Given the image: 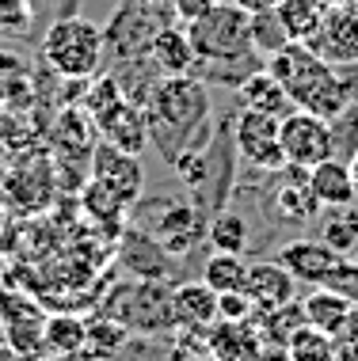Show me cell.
Returning <instances> with one entry per match:
<instances>
[{"label": "cell", "mask_w": 358, "mask_h": 361, "mask_svg": "<svg viewBox=\"0 0 358 361\" xmlns=\"http://www.w3.org/2000/svg\"><path fill=\"white\" fill-rule=\"evenodd\" d=\"M263 361H267V357H263ZM282 361H286V357H282Z\"/></svg>", "instance_id": "b9f144b4"}, {"label": "cell", "mask_w": 358, "mask_h": 361, "mask_svg": "<svg viewBox=\"0 0 358 361\" xmlns=\"http://www.w3.org/2000/svg\"><path fill=\"white\" fill-rule=\"evenodd\" d=\"M214 4H217V0H168L164 8L172 12V19H176V23H183V27H187V23H195V19H202V16H206Z\"/></svg>", "instance_id": "d6a6232c"}, {"label": "cell", "mask_w": 358, "mask_h": 361, "mask_svg": "<svg viewBox=\"0 0 358 361\" xmlns=\"http://www.w3.org/2000/svg\"><path fill=\"white\" fill-rule=\"evenodd\" d=\"M126 343H130V327L119 324L114 316L88 319V346H84V354H92V357H100V361H111Z\"/></svg>", "instance_id": "484cf974"}, {"label": "cell", "mask_w": 358, "mask_h": 361, "mask_svg": "<svg viewBox=\"0 0 358 361\" xmlns=\"http://www.w3.org/2000/svg\"><path fill=\"white\" fill-rule=\"evenodd\" d=\"M31 4H38V0H31Z\"/></svg>", "instance_id": "60d3db41"}, {"label": "cell", "mask_w": 358, "mask_h": 361, "mask_svg": "<svg viewBox=\"0 0 358 361\" xmlns=\"http://www.w3.org/2000/svg\"><path fill=\"white\" fill-rule=\"evenodd\" d=\"M302 312H305V324L309 327H316V331H324V335H340L343 324L351 319V312L354 305L347 297H340L335 289H328V286H313L305 293V300H302Z\"/></svg>", "instance_id": "ffe728a7"}, {"label": "cell", "mask_w": 358, "mask_h": 361, "mask_svg": "<svg viewBox=\"0 0 358 361\" xmlns=\"http://www.w3.org/2000/svg\"><path fill=\"white\" fill-rule=\"evenodd\" d=\"M206 240L214 251H229V255H244L251 243V228L248 217H240L237 209H217L206 221Z\"/></svg>", "instance_id": "cb8c5ba5"}, {"label": "cell", "mask_w": 358, "mask_h": 361, "mask_svg": "<svg viewBox=\"0 0 358 361\" xmlns=\"http://www.w3.org/2000/svg\"><path fill=\"white\" fill-rule=\"evenodd\" d=\"M46 338V354H61V357H80L84 346H88V319H80L76 312H57V316L46 319L42 327Z\"/></svg>", "instance_id": "7402d4cb"}, {"label": "cell", "mask_w": 358, "mask_h": 361, "mask_svg": "<svg viewBox=\"0 0 358 361\" xmlns=\"http://www.w3.org/2000/svg\"><path fill=\"white\" fill-rule=\"evenodd\" d=\"M172 164H176V175L187 183V187H202V183H206L210 156H202V152H179V156H172Z\"/></svg>", "instance_id": "1f68e13d"}, {"label": "cell", "mask_w": 358, "mask_h": 361, "mask_svg": "<svg viewBox=\"0 0 358 361\" xmlns=\"http://www.w3.org/2000/svg\"><path fill=\"white\" fill-rule=\"evenodd\" d=\"M237 99H240V106H248V111H259V114H270V118H278L282 122L290 111H297L294 106V99L286 95V87L270 76L263 65L259 69H251L244 80L237 84Z\"/></svg>", "instance_id": "2e32d148"}, {"label": "cell", "mask_w": 358, "mask_h": 361, "mask_svg": "<svg viewBox=\"0 0 358 361\" xmlns=\"http://www.w3.org/2000/svg\"><path fill=\"white\" fill-rule=\"evenodd\" d=\"M145 61H149V69L157 76H187L198 65L195 46H191V38H187V27L176 23V19H168V23L153 35Z\"/></svg>", "instance_id": "4fadbf2b"}, {"label": "cell", "mask_w": 358, "mask_h": 361, "mask_svg": "<svg viewBox=\"0 0 358 361\" xmlns=\"http://www.w3.org/2000/svg\"><path fill=\"white\" fill-rule=\"evenodd\" d=\"M244 274H248V262L240 255H229V251H214L206 262H202V281L217 293H237L244 289Z\"/></svg>", "instance_id": "d4e9b609"}, {"label": "cell", "mask_w": 358, "mask_h": 361, "mask_svg": "<svg viewBox=\"0 0 358 361\" xmlns=\"http://www.w3.org/2000/svg\"><path fill=\"white\" fill-rule=\"evenodd\" d=\"M172 324L176 331H210L217 324V293L206 281H183L172 289Z\"/></svg>", "instance_id": "5bb4252c"}, {"label": "cell", "mask_w": 358, "mask_h": 361, "mask_svg": "<svg viewBox=\"0 0 358 361\" xmlns=\"http://www.w3.org/2000/svg\"><path fill=\"white\" fill-rule=\"evenodd\" d=\"M35 361H73V357H61V354H42V357H35Z\"/></svg>", "instance_id": "8d00e7d4"}, {"label": "cell", "mask_w": 358, "mask_h": 361, "mask_svg": "<svg viewBox=\"0 0 358 361\" xmlns=\"http://www.w3.org/2000/svg\"><path fill=\"white\" fill-rule=\"evenodd\" d=\"M324 4H358V0H324Z\"/></svg>", "instance_id": "74e56055"}, {"label": "cell", "mask_w": 358, "mask_h": 361, "mask_svg": "<svg viewBox=\"0 0 358 361\" xmlns=\"http://www.w3.org/2000/svg\"><path fill=\"white\" fill-rule=\"evenodd\" d=\"M164 361H214L210 357V346H206V331H179L172 338Z\"/></svg>", "instance_id": "f1b7e54d"}, {"label": "cell", "mask_w": 358, "mask_h": 361, "mask_svg": "<svg viewBox=\"0 0 358 361\" xmlns=\"http://www.w3.org/2000/svg\"><path fill=\"white\" fill-rule=\"evenodd\" d=\"M100 130H103V137H107V145H114V149H122L130 156H141L145 145L153 141L149 137V118H145V111L130 99H122L114 106L107 118L100 122Z\"/></svg>", "instance_id": "ac0fdd59"}, {"label": "cell", "mask_w": 358, "mask_h": 361, "mask_svg": "<svg viewBox=\"0 0 358 361\" xmlns=\"http://www.w3.org/2000/svg\"><path fill=\"white\" fill-rule=\"evenodd\" d=\"M328 289H335L358 308V259H340V267L332 270V278L324 281Z\"/></svg>", "instance_id": "f546056e"}, {"label": "cell", "mask_w": 358, "mask_h": 361, "mask_svg": "<svg viewBox=\"0 0 358 361\" xmlns=\"http://www.w3.org/2000/svg\"><path fill=\"white\" fill-rule=\"evenodd\" d=\"M321 240L335 255H358V206H332L321 217Z\"/></svg>", "instance_id": "603a6c76"}, {"label": "cell", "mask_w": 358, "mask_h": 361, "mask_svg": "<svg viewBox=\"0 0 358 361\" xmlns=\"http://www.w3.org/2000/svg\"><path fill=\"white\" fill-rule=\"evenodd\" d=\"M340 259L343 255H335L324 240H290L275 255L278 267H286V274L294 281H305V286H324L332 270L340 267Z\"/></svg>", "instance_id": "30bf717a"}, {"label": "cell", "mask_w": 358, "mask_h": 361, "mask_svg": "<svg viewBox=\"0 0 358 361\" xmlns=\"http://www.w3.org/2000/svg\"><path fill=\"white\" fill-rule=\"evenodd\" d=\"M316 57H324L328 65H358V4H328L324 23L309 42Z\"/></svg>", "instance_id": "ba28073f"}, {"label": "cell", "mask_w": 358, "mask_h": 361, "mask_svg": "<svg viewBox=\"0 0 358 361\" xmlns=\"http://www.w3.org/2000/svg\"><path fill=\"white\" fill-rule=\"evenodd\" d=\"M138 4H168V0H138Z\"/></svg>", "instance_id": "f35d334b"}, {"label": "cell", "mask_w": 358, "mask_h": 361, "mask_svg": "<svg viewBox=\"0 0 358 361\" xmlns=\"http://www.w3.org/2000/svg\"><path fill=\"white\" fill-rule=\"evenodd\" d=\"M347 164H351V179H354V206H358V149L351 152V160H347Z\"/></svg>", "instance_id": "d590c367"}, {"label": "cell", "mask_w": 358, "mask_h": 361, "mask_svg": "<svg viewBox=\"0 0 358 361\" xmlns=\"http://www.w3.org/2000/svg\"><path fill=\"white\" fill-rule=\"evenodd\" d=\"M206 346L214 361H263L267 357V343L259 335L256 319H240V324L217 319L206 331Z\"/></svg>", "instance_id": "7c38bea8"}, {"label": "cell", "mask_w": 358, "mask_h": 361, "mask_svg": "<svg viewBox=\"0 0 358 361\" xmlns=\"http://www.w3.org/2000/svg\"><path fill=\"white\" fill-rule=\"evenodd\" d=\"M278 171H282V187L275 190V209H278V217L297 221V224L316 221V213H321L324 206L316 202L313 187H309V168L286 164V168H278Z\"/></svg>", "instance_id": "e0dca14e"}, {"label": "cell", "mask_w": 358, "mask_h": 361, "mask_svg": "<svg viewBox=\"0 0 358 361\" xmlns=\"http://www.w3.org/2000/svg\"><path fill=\"white\" fill-rule=\"evenodd\" d=\"M278 137H282L286 164H297V168H316L321 160L335 156V122L316 118L309 111H290L278 122Z\"/></svg>", "instance_id": "5b68a950"}, {"label": "cell", "mask_w": 358, "mask_h": 361, "mask_svg": "<svg viewBox=\"0 0 358 361\" xmlns=\"http://www.w3.org/2000/svg\"><path fill=\"white\" fill-rule=\"evenodd\" d=\"M0 361H27L23 354H19V350L12 346V343H8V338L4 335H0Z\"/></svg>", "instance_id": "e575fe53"}, {"label": "cell", "mask_w": 358, "mask_h": 361, "mask_svg": "<svg viewBox=\"0 0 358 361\" xmlns=\"http://www.w3.org/2000/svg\"><path fill=\"white\" fill-rule=\"evenodd\" d=\"M328 4L324 0H278L275 4V19L282 27L286 42H309L324 23Z\"/></svg>", "instance_id": "44dd1931"}, {"label": "cell", "mask_w": 358, "mask_h": 361, "mask_svg": "<svg viewBox=\"0 0 358 361\" xmlns=\"http://www.w3.org/2000/svg\"><path fill=\"white\" fill-rule=\"evenodd\" d=\"M229 4H237L240 12H248V16H267V12H275L278 0H229Z\"/></svg>", "instance_id": "836d02e7"}, {"label": "cell", "mask_w": 358, "mask_h": 361, "mask_svg": "<svg viewBox=\"0 0 358 361\" xmlns=\"http://www.w3.org/2000/svg\"><path fill=\"white\" fill-rule=\"evenodd\" d=\"M294 286L297 281L286 274V267H278L275 259H263V262H248V274H244V293L248 300L256 305V316L259 312H270V308H282L294 300Z\"/></svg>", "instance_id": "9a60e30c"}, {"label": "cell", "mask_w": 358, "mask_h": 361, "mask_svg": "<svg viewBox=\"0 0 358 361\" xmlns=\"http://www.w3.org/2000/svg\"><path fill=\"white\" fill-rule=\"evenodd\" d=\"M309 187H313L316 202L324 209L332 206H354V179H351V164L332 156V160H321L316 168H309Z\"/></svg>", "instance_id": "d6986e66"}, {"label": "cell", "mask_w": 358, "mask_h": 361, "mask_svg": "<svg viewBox=\"0 0 358 361\" xmlns=\"http://www.w3.org/2000/svg\"><path fill=\"white\" fill-rule=\"evenodd\" d=\"M0 331H4V308H0Z\"/></svg>", "instance_id": "ab89813d"}, {"label": "cell", "mask_w": 358, "mask_h": 361, "mask_svg": "<svg viewBox=\"0 0 358 361\" xmlns=\"http://www.w3.org/2000/svg\"><path fill=\"white\" fill-rule=\"evenodd\" d=\"M217 319H229V324H240V319H256V305L248 300L244 289L221 293V297H217Z\"/></svg>", "instance_id": "4dcf8cb0"}, {"label": "cell", "mask_w": 358, "mask_h": 361, "mask_svg": "<svg viewBox=\"0 0 358 361\" xmlns=\"http://www.w3.org/2000/svg\"><path fill=\"white\" fill-rule=\"evenodd\" d=\"M263 69L286 87V95L294 99L297 111H309V114H316V118L335 122V118H343L354 103L347 76L335 69V65H328L324 57H316L302 42H286V46H278L275 54H267Z\"/></svg>", "instance_id": "6da1fadb"}, {"label": "cell", "mask_w": 358, "mask_h": 361, "mask_svg": "<svg viewBox=\"0 0 358 361\" xmlns=\"http://www.w3.org/2000/svg\"><path fill=\"white\" fill-rule=\"evenodd\" d=\"M103 27L84 16H61L42 35V61L65 80H88L103 69Z\"/></svg>", "instance_id": "3957f363"}, {"label": "cell", "mask_w": 358, "mask_h": 361, "mask_svg": "<svg viewBox=\"0 0 358 361\" xmlns=\"http://www.w3.org/2000/svg\"><path fill=\"white\" fill-rule=\"evenodd\" d=\"M286 361H335V338L316 327H297L286 343Z\"/></svg>", "instance_id": "83f0119b"}, {"label": "cell", "mask_w": 358, "mask_h": 361, "mask_svg": "<svg viewBox=\"0 0 358 361\" xmlns=\"http://www.w3.org/2000/svg\"><path fill=\"white\" fill-rule=\"evenodd\" d=\"M149 236L164 247V255H187L198 240H206V217L187 202H168Z\"/></svg>", "instance_id": "8fae6325"}, {"label": "cell", "mask_w": 358, "mask_h": 361, "mask_svg": "<svg viewBox=\"0 0 358 361\" xmlns=\"http://www.w3.org/2000/svg\"><path fill=\"white\" fill-rule=\"evenodd\" d=\"M187 38L195 46L198 65H240L259 61L251 50V16L229 0H217L202 19L187 23Z\"/></svg>", "instance_id": "277c9868"}, {"label": "cell", "mask_w": 358, "mask_h": 361, "mask_svg": "<svg viewBox=\"0 0 358 361\" xmlns=\"http://www.w3.org/2000/svg\"><path fill=\"white\" fill-rule=\"evenodd\" d=\"M145 118H149V137L157 141L164 133L172 137H191L210 114V92L195 76H157L145 92L141 103Z\"/></svg>", "instance_id": "7a4b0ae2"}, {"label": "cell", "mask_w": 358, "mask_h": 361, "mask_svg": "<svg viewBox=\"0 0 358 361\" xmlns=\"http://www.w3.org/2000/svg\"><path fill=\"white\" fill-rule=\"evenodd\" d=\"M233 145L248 164H256L259 171H278L286 168L282 156V137H278V118L259 111L240 106V114L233 118Z\"/></svg>", "instance_id": "52a82bcc"}, {"label": "cell", "mask_w": 358, "mask_h": 361, "mask_svg": "<svg viewBox=\"0 0 358 361\" xmlns=\"http://www.w3.org/2000/svg\"><path fill=\"white\" fill-rule=\"evenodd\" d=\"M259 324V335H263V343H290V335H294L297 327H305V312H302V300H290L282 308H270V312H259L256 316Z\"/></svg>", "instance_id": "4316f807"}, {"label": "cell", "mask_w": 358, "mask_h": 361, "mask_svg": "<svg viewBox=\"0 0 358 361\" xmlns=\"http://www.w3.org/2000/svg\"><path fill=\"white\" fill-rule=\"evenodd\" d=\"M157 8H164V4H138V0H130L126 8H119L114 19L103 27V46H107V54L126 57V61H145L153 35L164 27Z\"/></svg>", "instance_id": "8992f818"}, {"label": "cell", "mask_w": 358, "mask_h": 361, "mask_svg": "<svg viewBox=\"0 0 358 361\" xmlns=\"http://www.w3.org/2000/svg\"><path fill=\"white\" fill-rule=\"evenodd\" d=\"M92 175H95L92 183H100L103 190H111L119 202H126V206H130L145 187V171H141L138 156L114 149V145H107V141L92 152Z\"/></svg>", "instance_id": "9c48e42d"}]
</instances>
